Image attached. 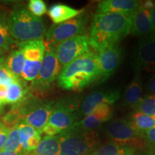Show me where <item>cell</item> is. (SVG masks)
I'll use <instances>...</instances> for the list:
<instances>
[{"label": "cell", "mask_w": 155, "mask_h": 155, "mask_svg": "<svg viewBox=\"0 0 155 155\" xmlns=\"http://www.w3.org/2000/svg\"><path fill=\"white\" fill-rule=\"evenodd\" d=\"M60 152L58 155H86L91 152L99 141L94 131H85L73 124L58 134Z\"/></svg>", "instance_id": "obj_4"}, {"label": "cell", "mask_w": 155, "mask_h": 155, "mask_svg": "<svg viewBox=\"0 0 155 155\" xmlns=\"http://www.w3.org/2000/svg\"><path fill=\"white\" fill-rule=\"evenodd\" d=\"M141 2L136 0H104L98 3L97 12L104 13H119L133 15L140 6Z\"/></svg>", "instance_id": "obj_16"}, {"label": "cell", "mask_w": 155, "mask_h": 155, "mask_svg": "<svg viewBox=\"0 0 155 155\" xmlns=\"http://www.w3.org/2000/svg\"><path fill=\"white\" fill-rule=\"evenodd\" d=\"M18 124L11 127L8 137L4 146L3 152L11 153H23L20 143Z\"/></svg>", "instance_id": "obj_26"}, {"label": "cell", "mask_w": 155, "mask_h": 155, "mask_svg": "<svg viewBox=\"0 0 155 155\" xmlns=\"http://www.w3.org/2000/svg\"><path fill=\"white\" fill-rule=\"evenodd\" d=\"M107 137L111 141L129 146L136 150H144L146 143L144 138L136 131L127 119H116L108 124L106 129Z\"/></svg>", "instance_id": "obj_7"}, {"label": "cell", "mask_w": 155, "mask_h": 155, "mask_svg": "<svg viewBox=\"0 0 155 155\" xmlns=\"http://www.w3.org/2000/svg\"><path fill=\"white\" fill-rule=\"evenodd\" d=\"M10 129L9 127L4 124L2 121H0V152L2 150L4 146L8 137Z\"/></svg>", "instance_id": "obj_31"}, {"label": "cell", "mask_w": 155, "mask_h": 155, "mask_svg": "<svg viewBox=\"0 0 155 155\" xmlns=\"http://www.w3.org/2000/svg\"><path fill=\"white\" fill-rule=\"evenodd\" d=\"M135 70L155 72V34L141 38L135 54Z\"/></svg>", "instance_id": "obj_11"}, {"label": "cell", "mask_w": 155, "mask_h": 155, "mask_svg": "<svg viewBox=\"0 0 155 155\" xmlns=\"http://www.w3.org/2000/svg\"><path fill=\"white\" fill-rule=\"evenodd\" d=\"M19 137H20L21 147H23L26 144L29 139L32 138L34 136L38 134H42V131L38 130L31 126L26 124L19 122Z\"/></svg>", "instance_id": "obj_29"}, {"label": "cell", "mask_w": 155, "mask_h": 155, "mask_svg": "<svg viewBox=\"0 0 155 155\" xmlns=\"http://www.w3.org/2000/svg\"><path fill=\"white\" fill-rule=\"evenodd\" d=\"M0 155H25V153H11L1 151L0 152Z\"/></svg>", "instance_id": "obj_37"}, {"label": "cell", "mask_w": 155, "mask_h": 155, "mask_svg": "<svg viewBox=\"0 0 155 155\" xmlns=\"http://www.w3.org/2000/svg\"><path fill=\"white\" fill-rule=\"evenodd\" d=\"M54 104V101H40V104L20 122L41 131L49 121L50 116L53 110Z\"/></svg>", "instance_id": "obj_15"}, {"label": "cell", "mask_w": 155, "mask_h": 155, "mask_svg": "<svg viewBox=\"0 0 155 155\" xmlns=\"http://www.w3.org/2000/svg\"><path fill=\"white\" fill-rule=\"evenodd\" d=\"M133 15L119 13H97L89 30V43L97 53L118 45L131 32Z\"/></svg>", "instance_id": "obj_1"}, {"label": "cell", "mask_w": 155, "mask_h": 155, "mask_svg": "<svg viewBox=\"0 0 155 155\" xmlns=\"http://www.w3.org/2000/svg\"><path fill=\"white\" fill-rule=\"evenodd\" d=\"M120 91H99L89 94L84 98L81 104V114L87 116L91 114L95 108L102 104L111 105L119 98Z\"/></svg>", "instance_id": "obj_13"}, {"label": "cell", "mask_w": 155, "mask_h": 155, "mask_svg": "<svg viewBox=\"0 0 155 155\" xmlns=\"http://www.w3.org/2000/svg\"><path fill=\"white\" fill-rule=\"evenodd\" d=\"M88 36L81 35L61 42L55 47L61 70L77 58L90 51Z\"/></svg>", "instance_id": "obj_9"}, {"label": "cell", "mask_w": 155, "mask_h": 155, "mask_svg": "<svg viewBox=\"0 0 155 155\" xmlns=\"http://www.w3.org/2000/svg\"><path fill=\"white\" fill-rule=\"evenodd\" d=\"M17 45L25 57V65L21 78L33 82L41 68L45 51V43L43 40H38L19 42Z\"/></svg>", "instance_id": "obj_5"}, {"label": "cell", "mask_w": 155, "mask_h": 155, "mask_svg": "<svg viewBox=\"0 0 155 155\" xmlns=\"http://www.w3.org/2000/svg\"><path fill=\"white\" fill-rule=\"evenodd\" d=\"M78 102L77 98H70L55 103L48 123L62 131L72 127L77 119L75 111L78 107Z\"/></svg>", "instance_id": "obj_10"}, {"label": "cell", "mask_w": 155, "mask_h": 155, "mask_svg": "<svg viewBox=\"0 0 155 155\" xmlns=\"http://www.w3.org/2000/svg\"><path fill=\"white\" fill-rule=\"evenodd\" d=\"M28 9L31 14L37 17H41L47 12V6L42 0H30Z\"/></svg>", "instance_id": "obj_30"}, {"label": "cell", "mask_w": 155, "mask_h": 155, "mask_svg": "<svg viewBox=\"0 0 155 155\" xmlns=\"http://www.w3.org/2000/svg\"><path fill=\"white\" fill-rule=\"evenodd\" d=\"M29 95V88L22 78L17 79L7 87V104H12V108L20 105Z\"/></svg>", "instance_id": "obj_19"}, {"label": "cell", "mask_w": 155, "mask_h": 155, "mask_svg": "<svg viewBox=\"0 0 155 155\" xmlns=\"http://www.w3.org/2000/svg\"><path fill=\"white\" fill-rule=\"evenodd\" d=\"M147 88L149 92L152 93L153 95H155V75H153L148 81L147 84Z\"/></svg>", "instance_id": "obj_35"}, {"label": "cell", "mask_w": 155, "mask_h": 155, "mask_svg": "<svg viewBox=\"0 0 155 155\" xmlns=\"http://www.w3.org/2000/svg\"><path fill=\"white\" fill-rule=\"evenodd\" d=\"M7 104V87L0 86V113Z\"/></svg>", "instance_id": "obj_34"}, {"label": "cell", "mask_w": 155, "mask_h": 155, "mask_svg": "<svg viewBox=\"0 0 155 155\" xmlns=\"http://www.w3.org/2000/svg\"><path fill=\"white\" fill-rule=\"evenodd\" d=\"M150 20L152 23L153 33L155 34V3L153 8L150 10Z\"/></svg>", "instance_id": "obj_36"}, {"label": "cell", "mask_w": 155, "mask_h": 155, "mask_svg": "<svg viewBox=\"0 0 155 155\" xmlns=\"http://www.w3.org/2000/svg\"><path fill=\"white\" fill-rule=\"evenodd\" d=\"M19 78L13 74L5 63V58H0V86L8 87Z\"/></svg>", "instance_id": "obj_28"}, {"label": "cell", "mask_w": 155, "mask_h": 155, "mask_svg": "<svg viewBox=\"0 0 155 155\" xmlns=\"http://www.w3.org/2000/svg\"><path fill=\"white\" fill-rule=\"evenodd\" d=\"M3 54H4L3 53H2V52H0V58H1V56H2V55H3Z\"/></svg>", "instance_id": "obj_39"}, {"label": "cell", "mask_w": 155, "mask_h": 155, "mask_svg": "<svg viewBox=\"0 0 155 155\" xmlns=\"http://www.w3.org/2000/svg\"><path fill=\"white\" fill-rule=\"evenodd\" d=\"M98 77V54L89 51L62 69L58 77V83L63 90L76 91L91 84Z\"/></svg>", "instance_id": "obj_2"}, {"label": "cell", "mask_w": 155, "mask_h": 155, "mask_svg": "<svg viewBox=\"0 0 155 155\" xmlns=\"http://www.w3.org/2000/svg\"><path fill=\"white\" fill-rule=\"evenodd\" d=\"M5 63L8 68L15 76L21 78V75L25 65V57L22 51L18 49L13 50L5 58Z\"/></svg>", "instance_id": "obj_24"}, {"label": "cell", "mask_w": 155, "mask_h": 155, "mask_svg": "<svg viewBox=\"0 0 155 155\" xmlns=\"http://www.w3.org/2000/svg\"><path fill=\"white\" fill-rule=\"evenodd\" d=\"M97 54L99 65L98 79L104 81L113 74L119 66L122 58L121 50L118 45H116L104 48L98 52Z\"/></svg>", "instance_id": "obj_12"}, {"label": "cell", "mask_w": 155, "mask_h": 155, "mask_svg": "<svg viewBox=\"0 0 155 155\" xmlns=\"http://www.w3.org/2000/svg\"><path fill=\"white\" fill-rule=\"evenodd\" d=\"M12 38L20 42L42 40L45 37V25L40 17L31 14L25 7H15L7 17Z\"/></svg>", "instance_id": "obj_3"}, {"label": "cell", "mask_w": 155, "mask_h": 155, "mask_svg": "<svg viewBox=\"0 0 155 155\" xmlns=\"http://www.w3.org/2000/svg\"><path fill=\"white\" fill-rule=\"evenodd\" d=\"M137 151L133 147L121 145L110 141L100 146L90 155H125L137 154Z\"/></svg>", "instance_id": "obj_21"}, {"label": "cell", "mask_w": 155, "mask_h": 155, "mask_svg": "<svg viewBox=\"0 0 155 155\" xmlns=\"http://www.w3.org/2000/svg\"><path fill=\"white\" fill-rule=\"evenodd\" d=\"M114 111L113 108L108 104H102L95 108L91 114L87 115L84 119L75 124L85 131H94L104 122L111 119Z\"/></svg>", "instance_id": "obj_14"}, {"label": "cell", "mask_w": 155, "mask_h": 155, "mask_svg": "<svg viewBox=\"0 0 155 155\" xmlns=\"http://www.w3.org/2000/svg\"><path fill=\"white\" fill-rule=\"evenodd\" d=\"M135 111L150 116H155V95L142 97L141 101L134 108Z\"/></svg>", "instance_id": "obj_27"}, {"label": "cell", "mask_w": 155, "mask_h": 155, "mask_svg": "<svg viewBox=\"0 0 155 155\" xmlns=\"http://www.w3.org/2000/svg\"><path fill=\"white\" fill-rule=\"evenodd\" d=\"M15 42L9 33L7 14L5 12L0 11V52L5 53Z\"/></svg>", "instance_id": "obj_25"}, {"label": "cell", "mask_w": 155, "mask_h": 155, "mask_svg": "<svg viewBox=\"0 0 155 155\" xmlns=\"http://www.w3.org/2000/svg\"><path fill=\"white\" fill-rule=\"evenodd\" d=\"M60 152V140L58 135L54 137L45 136L41 139L40 144L32 152V155H45V154H59Z\"/></svg>", "instance_id": "obj_23"}, {"label": "cell", "mask_w": 155, "mask_h": 155, "mask_svg": "<svg viewBox=\"0 0 155 155\" xmlns=\"http://www.w3.org/2000/svg\"><path fill=\"white\" fill-rule=\"evenodd\" d=\"M137 154H125V155H136Z\"/></svg>", "instance_id": "obj_40"}, {"label": "cell", "mask_w": 155, "mask_h": 155, "mask_svg": "<svg viewBox=\"0 0 155 155\" xmlns=\"http://www.w3.org/2000/svg\"><path fill=\"white\" fill-rule=\"evenodd\" d=\"M84 9H77L61 3L55 4L50 7L48 14L55 25L75 18L83 14Z\"/></svg>", "instance_id": "obj_18"}, {"label": "cell", "mask_w": 155, "mask_h": 155, "mask_svg": "<svg viewBox=\"0 0 155 155\" xmlns=\"http://www.w3.org/2000/svg\"><path fill=\"white\" fill-rule=\"evenodd\" d=\"M42 133L45 134L47 136L49 137H54V136H57L61 132L62 130L59 129V128L55 127V126L50 124L48 123L45 127L42 129Z\"/></svg>", "instance_id": "obj_32"}, {"label": "cell", "mask_w": 155, "mask_h": 155, "mask_svg": "<svg viewBox=\"0 0 155 155\" xmlns=\"http://www.w3.org/2000/svg\"><path fill=\"white\" fill-rule=\"evenodd\" d=\"M131 33L141 38H144L153 33L150 20V10L144 8L141 3L138 9L133 15Z\"/></svg>", "instance_id": "obj_17"}, {"label": "cell", "mask_w": 155, "mask_h": 155, "mask_svg": "<svg viewBox=\"0 0 155 155\" xmlns=\"http://www.w3.org/2000/svg\"><path fill=\"white\" fill-rule=\"evenodd\" d=\"M88 22V15L83 13L75 18L61 24L53 25L46 32L45 37V44L55 47L65 40L73 37L81 35L86 31Z\"/></svg>", "instance_id": "obj_6"}, {"label": "cell", "mask_w": 155, "mask_h": 155, "mask_svg": "<svg viewBox=\"0 0 155 155\" xmlns=\"http://www.w3.org/2000/svg\"><path fill=\"white\" fill-rule=\"evenodd\" d=\"M30 154H31V155H32V153H31V152H30ZM45 155H57V154H45Z\"/></svg>", "instance_id": "obj_38"}, {"label": "cell", "mask_w": 155, "mask_h": 155, "mask_svg": "<svg viewBox=\"0 0 155 155\" xmlns=\"http://www.w3.org/2000/svg\"><path fill=\"white\" fill-rule=\"evenodd\" d=\"M129 121L141 137L145 131L155 126V116H150L137 111L131 114Z\"/></svg>", "instance_id": "obj_22"}, {"label": "cell", "mask_w": 155, "mask_h": 155, "mask_svg": "<svg viewBox=\"0 0 155 155\" xmlns=\"http://www.w3.org/2000/svg\"><path fill=\"white\" fill-rule=\"evenodd\" d=\"M142 137L149 143L155 145V126L143 134Z\"/></svg>", "instance_id": "obj_33"}, {"label": "cell", "mask_w": 155, "mask_h": 155, "mask_svg": "<svg viewBox=\"0 0 155 155\" xmlns=\"http://www.w3.org/2000/svg\"><path fill=\"white\" fill-rule=\"evenodd\" d=\"M142 91L143 86L140 75L139 73H137L126 89L124 94V102L134 108L142 98Z\"/></svg>", "instance_id": "obj_20"}, {"label": "cell", "mask_w": 155, "mask_h": 155, "mask_svg": "<svg viewBox=\"0 0 155 155\" xmlns=\"http://www.w3.org/2000/svg\"><path fill=\"white\" fill-rule=\"evenodd\" d=\"M61 70V66L56 56L55 47L45 44L41 68L37 78L32 82V86L40 91H46L58 77Z\"/></svg>", "instance_id": "obj_8"}]
</instances>
